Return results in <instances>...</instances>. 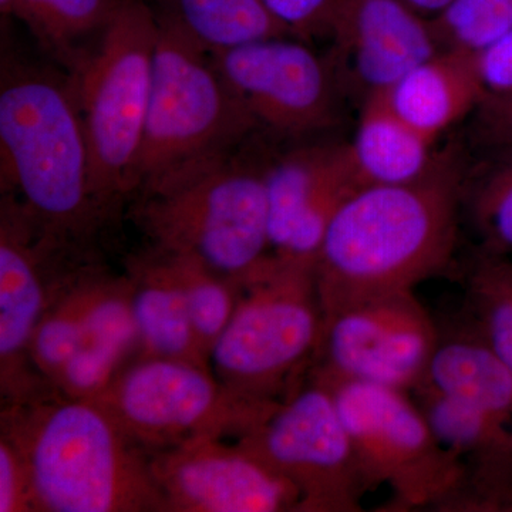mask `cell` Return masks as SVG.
I'll return each mask as SVG.
<instances>
[{"mask_svg": "<svg viewBox=\"0 0 512 512\" xmlns=\"http://www.w3.org/2000/svg\"><path fill=\"white\" fill-rule=\"evenodd\" d=\"M461 185L463 164L450 150L437 154L419 180L365 185L350 194L333 215L315 262L323 313L412 291L446 264Z\"/></svg>", "mask_w": 512, "mask_h": 512, "instance_id": "cell-1", "label": "cell"}, {"mask_svg": "<svg viewBox=\"0 0 512 512\" xmlns=\"http://www.w3.org/2000/svg\"><path fill=\"white\" fill-rule=\"evenodd\" d=\"M0 84L2 171L33 215L80 227L97 208L89 140L73 80L5 59Z\"/></svg>", "mask_w": 512, "mask_h": 512, "instance_id": "cell-2", "label": "cell"}, {"mask_svg": "<svg viewBox=\"0 0 512 512\" xmlns=\"http://www.w3.org/2000/svg\"><path fill=\"white\" fill-rule=\"evenodd\" d=\"M157 19L153 86L134 184L146 194L237 153L259 130L211 53Z\"/></svg>", "mask_w": 512, "mask_h": 512, "instance_id": "cell-3", "label": "cell"}, {"mask_svg": "<svg viewBox=\"0 0 512 512\" xmlns=\"http://www.w3.org/2000/svg\"><path fill=\"white\" fill-rule=\"evenodd\" d=\"M271 158L247 144L183 180L148 192L144 218L171 255L208 271L251 279L271 249L265 171Z\"/></svg>", "mask_w": 512, "mask_h": 512, "instance_id": "cell-4", "label": "cell"}, {"mask_svg": "<svg viewBox=\"0 0 512 512\" xmlns=\"http://www.w3.org/2000/svg\"><path fill=\"white\" fill-rule=\"evenodd\" d=\"M158 19L143 0H120L74 72L97 202L134 190L153 86Z\"/></svg>", "mask_w": 512, "mask_h": 512, "instance_id": "cell-5", "label": "cell"}, {"mask_svg": "<svg viewBox=\"0 0 512 512\" xmlns=\"http://www.w3.org/2000/svg\"><path fill=\"white\" fill-rule=\"evenodd\" d=\"M366 485L387 484L404 504L421 505L456 490L458 456L437 440L404 390L326 379Z\"/></svg>", "mask_w": 512, "mask_h": 512, "instance_id": "cell-6", "label": "cell"}, {"mask_svg": "<svg viewBox=\"0 0 512 512\" xmlns=\"http://www.w3.org/2000/svg\"><path fill=\"white\" fill-rule=\"evenodd\" d=\"M251 279L255 292L212 343V360L225 376L255 389L278 382L319 348L325 313L315 266L272 255Z\"/></svg>", "mask_w": 512, "mask_h": 512, "instance_id": "cell-7", "label": "cell"}, {"mask_svg": "<svg viewBox=\"0 0 512 512\" xmlns=\"http://www.w3.org/2000/svg\"><path fill=\"white\" fill-rule=\"evenodd\" d=\"M109 417L86 403L56 407L30 443L36 500L56 512H109L136 501V474Z\"/></svg>", "mask_w": 512, "mask_h": 512, "instance_id": "cell-8", "label": "cell"}, {"mask_svg": "<svg viewBox=\"0 0 512 512\" xmlns=\"http://www.w3.org/2000/svg\"><path fill=\"white\" fill-rule=\"evenodd\" d=\"M211 56L259 130L299 138L338 124L345 96L328 57L313 52L305 40L266 37Z\"/></svg>", "mask_w": 512, "mask_h": 512, "instance_id": "cell-9", "label": "cell"}, {"mask_svg": "<svg viewBox=\"0 0 512 512\" xmlns=\"http://www.w3.org/2000/svg\"><path fill=\"white\" fill-rule=\"evenodd\" d=\"M254 453L295 485L305 507L353 511L366 487L325 383L296 394L258 427Z\"/></svg>", "mask_w": 512, "mask_h": 512, "instance_id": "cell-10", "label": "cell"}, {"mask_svg": "<svg viewBox=\"0 0 512 512\" xmlns=\"http://www.w3.org/2000/svg\"><path fill=\"white\" fill-rule=\"evenodd\" d=\"M437 345L436 328L412 291L376 296L328 313L320 342L328 357L326 379L399 390L424 382Z\"/></svg>", "mask_w": 512, "mask_h": 512, "instance_id": "cell-11", "label": "cell"}, {"mask_svg": "<svg viewBox=\"0 0 512 512\" xmlns=\"http://www.w3.org/2000/svg\"><path fill=\"white\" fill-rule=\"evenodd\" d=\"M362 187L349 143L303 144L271 158L265 190L274 255L315 266L333 215Z\"/></svg>", "mask_w": 512, "mask_h": 512, "instance_id": "cell-12", "label": "cell"}, {"mask_svg": "<svg viewBox=\"0 0 512 512\" xmlns=\"http://www.w3.org/2000/svg\"><path fill=\"white\" fill-rule=\"evenodd\" d=\"M328 37L340 90L360 104L443 50L431 20L403 0H340Z\"/></svg>", "mask_w": 512, "mask_h": 512, "instance_id": "cell-13", "label": "cell"}, {"mask_svg": "<svg viewBox=\"0 0 512 512\" xmlns=\"http://www.w3.org/2000/svg\"><path fill=\"white\" fill-rule=\"evenodd\" d=\"M168 490L185 507L207 512H274L301 498L291 481L254 451H195L174 461Z\"/></svg>", "mask_w": 512, "mask_h": 512, "instance_id": "cell-14", "label": "cell"}, {"mask_svg": "<svg viewBox=\"0 0 512 512\" xmlns=\"http://www.w3.org/2000/svg\"><path fill=\"white\" fill-rule=\"evenodd\" d=\"M121 416L150 433L192 429L214 412L218 392L197 367L164 357L134 367L116 394Z\"/></svg>", "mask_w": 512, "mask_h": 512, "instance_id": "cell-15", "label": "cell"}, {"mask_svg": "<svg viewBox=\"0 0 512 512\" xmlns=\"http://www.w3.org/2000/svg\"><path fill=\"white\" fill-rule=\"evenodd\" d=\"M400 119L436 141L444 131L471 116L484 99L474 55L440 50L384 92Z\"/></svg>", "mask_w": 512, "mask_h": 512, "instance_id": "cell-16", "label": "cell"}, {"mask_svg": "<svg viewBox=\"0 0 512 512\" xmlns=\"http://www.w3.org/2000/svg\"><path fill=\"white\" fill-rule=\"evenodd\" d=\"M434 140L400 119L384 93L360 104L350 154L363 185H399L419 180L433 167Z\"/></svg>", "mask_w": 512, "mask_h": 512, "instance_id": "cell-17", "label": "cell"}, {"mask_svg": "<svg viewBox=\"0 0 512 512\" xmlns=\"http://www.w3.org/2000/svg\"><path fill=\"white\" fill-rule=\"evenodd\" d=\"M424 382L500 421L512 410V372L488 343L439 342Z\"/></svg>", "mask_w": 512, "mask_h": 512, "instance_id": "cell-18", "label": "cell"}, {"mask_svg": "<svg viewBox=\"0 0 512 512\" xmlns=\"http://www.w3.org/2000/svg\"><path fill=\"white\" fill-rule=\"evenodd\" d=\"M156 13L210 53L289 35L262 0H157Z\"/></svg>", "mask_w": 512, "mask_h": 512, "instance_id": "cell-19", "label": "cell"}, {"mask_svg": "<svg viewBox=\"0 0 512 512\" xmlns=\"http://www.w3.org/2000/svg\"><path fill=\"white\" fill-rule=\"evenodd\" d=\"M43 308V291L32 251L20 229L3 215L0 238V356L13 359L33 339Z\"/></svg>", "mask_w": 512, "mask_h": 512, "instance_id": "cell-20", "label": "cell"}, {"mask_svg": "<svg viewBox=\"0 0 512 512\" xmlns=\"http://www.w3.org/2000/svg\"><path fill=\"white\" fill-rule=\"evenodd\" d=\"M119 3L120 0H15L13 16L25 22L49 52L76 72L86 56L77 49L80 42L100 35Z\"/></svg>", "mask_w": 512, "mask_h": 512, "instance_id": "cell-21", "label": "cell"}, {"mask_svg": "<svg viewBox=\"0 0 512 512\" xmlns=\"http://www.w3.org/2000/svg\"><path fill=\"white\" fill-rule=\"evenodd\" d=\"M130 303L138 335L154 352L170 359L190 352L197 338L173 259L160 272V279L143 286Z\"/></svg>", "mask_w": 512, "mask_h": 512, "instance_id": "cell-22", "label": "cell"}, {"mask_svg": "<svg viewBox=\"0 0 512 512\" xmlns=\"http://www.w3.org/2000/svg\"><path fill=\"white\" fill-rule=\"evenodd\" d=\"M441 49L477 55L512 30V0H454L430 19Z\"/></svg>", "mask_w": 512, "mask_h": 512, "instance_id": "cell-23", "label": "cell"}, {"mask_svg": "<svg viewBox=\"0 0 512 512\" xmlns=\"http://www.w3.org/2000/svg\"><path fill=\"white\" fill-rule=\"evenodd\" d=\"M421 412L437 440L458 457L483 456L500 434V420L431 389L424 397Z\"/></svg>", "mask_w": 512, "mask_h": 512, "instance_id": "cell-24", "label": "cell"}, {"mask_svg": "<svg viewBox=\"0 0 512 512\" xmlns=\"http://www.w3.org/2000/svg\"><path fill=\"white\" fill-rule=\"evenodd\" d=\"M167 255L183 284L195 338L214 343L234 315L231 296L220 282L208 278L204 266L184 256Z\"/></svg>", "mask_w": 512, "mask_h": 512, "instance_id": "cell-25", "label": "cell"}, {"mask_svg": "<svg viewBox=\"0 0 512 512\" xmlns=\"http://www.w3.org/2000/svg\"><path fill=\"white\" fill-rule=\"evenodd\" d=\"M490 348L512 372V275L504 266L485 264L476 276Z\"/></svg>", "mask_w": 512, "mask_h": 512, "instance_id": "cell-26", "label": "cell"}, {"mask_svg": "<svg viewBox=\"0 0 512 512\" xmlns=\"http://www.w3.org/2000/svg\"><path fill=\"white\" fill-rule=\"evenodd\" d=\"M476 214L497 244L512 248V157L491 160L476 194Z\"/></svg>", "mask_w": 512, "mask_h": 512, "instance_id": "cell-27", "label": "cell"}, {"mask_svg": "<svg viewBox=\"0 0 512 512\" xmlns=\"http://www.w3.org/2000/svg\"><path fill=\"white\" fill-rule=\"evenodd\" d=\"M86 342L124 352L131 345L138 329L131 303L116 298L100 299L82 315Z\"/></svg>", "mask_w": 512, "mask_h": 512, "instance_id": "cell-28", "label": "cell"}, {"mask_svg": "<svg viewBox=\"0 0 512 512\" xmlns=\"http://www.w3.org/2000/svg\"><path fill=\"white\" fill-rule=\"evenodd\" d=\"M276 22L293 37H328L340 0H262Z\"/></svg>", "mask_w": 512, "mask_h": 512, "instance_id": "cell-29", "label": "cell"}, {"mask_svg": "<svg viewBox=\"0 0 512 512\" xmlns=\"http://www.w3.org/2000/svg\"><path fill=\"white\" fill-rule=\"evenodd\" d=\"M471 134L491 160L512 157V92L488 96L473 111Z\"/></svg>", "mask_w": 512, "mask_h": 512, "instance_id": "cell-30", "label": "cell"}, {"mask_svg": "<svg viewBox=\"0 0 512 512\" xmlns=\"http://www.w3.org/2000/svg\"><path fill=\"white\" fill-rule=\"evenodd\" d=\"M86 342L82 315L60 313L45 319L33 335V349L37 360L47 369L62 370Z\"/></svg>", "mask_w": 512, "mask_h": 512, "instance_id": "cell-31", "label": "cell"}, {"mask_svg": "<svg viewBox=\"0 0 512 512\" xmlns=\"http://www.w3.org/2000/svg\"><path fill=\"white\" fill-rule=\"evenodd\" d=\"M120 353L106 346L84 342L63 366V380L76 392H94L109 379Z\"/></svg>", "mask_w": 512, "mask_h": 512, "instance_id": "cell-32", "label": "cell"}, {"mask_svg": "<svg viewBox=\"0 0 512 512\" xmlns=\"http://www.w3.org/2000/svg\"><path fill=\"white\" fill-rule=\"evenodd\" d=\"M484 97L512 92V30L474 55Z\"/></svg>", "mask_w": 512, "mask_h": 512, "instance_id": "cell-33", "label": "cell"}, {"mask_svg": "<svg viewBox=\"0 0 512 512\" xmlns=\"http://www.w3.org/2000/svg\"><path fill=\"white\" fill-rule=\"evenodd\" d=\"M22 474L8 444L0 446V512L18 511L22 500Z\"/></svg>", "mask_w": 512, "mask_h": 512, "instance_id": "cell-34", "label": "cell"}, {"mask_svg": "<svg viewBox=\"0 0 512 512\" xmlns=\"http://www.w3.org/2000/svg\"><path fill=\"white\" fill-rule=\"evenodd\" d=\"M403 2L424 18L433 19L447 9L454 0H403Z\"/></svg>", "mask_w": 512, "mask_h": 512, "instance_id": "cell-35", "label": "cell"}, {"mask_svg": "<svg viewBox=\"0 0 512 512\" xmlns=\"http://www.w3.org/2000/svg\"><path fill=\"white\" fill-rule=\"evenodd\" d=\"M13 2L15 0H0V12H2V16H13Z\"/></svg>", "mask_w": 512, "mask_h": 512, "instance_id": "cell-36", "label": "cell"}]
</instances>
